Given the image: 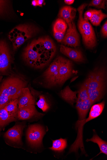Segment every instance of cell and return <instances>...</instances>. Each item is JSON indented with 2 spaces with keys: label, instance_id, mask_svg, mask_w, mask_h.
<instances>
[{
  "label": "cell",
  "instance_id": "1",
  "mask_svg": "<svg viewBox=\"0 0 107 160\" xmlns=\"http://www.w3.org/2000/svg\"><path fill=\"white\" fill-rule=\"evenodd\" d=\"M56 51L53 41L48 37H43L33 40L27 46L24 51L23 57L30 66L40 68L49 62Z\"/></svg>",
  "mask_w": 107,
  "mask_h": 160
},
{
  "label": "cell",
  "instance_id": "2",
  "mask_svg": "<svg viewBox=\"0 0 107 160\" xmlns=\"http://www.w3.org/2000/svg\"><path fill=\"white\" fill-rule=\"evenodd\" d=\"M105 83L106 72L103 68H96L91 72L83 83L92 105L103 97Z\"/></svg>",
  "mask_w": 107,
  "mask_h": 160
},
{
  "label": "cell",
  "instance_id": "3",
  "mask_svg": "<svg viewBox=\"0 0 107 160\" xmlns=\"http://www.w3.org/2000/svg\"><path fill=\"white\" fill-rule=\"evenodd\" d=\"M105 105L104 101L94 105L92 107L88 118L83 121H78L76 123V127L78 131V136L75 141L71 145L69 153L78 152L79 148L83 153L85 151L83 142V128L85 124L89 121L97 118L102 113Z\"/></svg>",
  "mask_w": 107,
  "mask_h": 160
},
{
  "label": "cell",
  "instance_id": "4",
  "mask_svg": "<svg viewBox=\"0 0 107 160\" xmlns=\"http://www.w3.org/2000/svg\"><path fill=\"white\" fill-rule=\"evenodd\" d=\"M38 31L36 27L29 24L20 25L13 28L9 33L8 37L12 43L13 50H16Z\"/></svg>",
  "mask_w": 107,
  "mask_h": 160
},
{
  "label": "cell",
  "instance_id": "5",
  "mask_svg": "<svg viewBox=\"0 0 107 160\" xmlns=\"http://www.w3.org/2000/svg\"><path fill=\"white\" fill-rule=\"evenodd\" d=\"M87 5L83 4L78 9L79 13L78 25L85 46L88 48L93 49L96 45L95 33L90 23L83 16V11Z\"/></svg>",
  "mask_w": 107,
  "mask_h": 160
},
{
  "label": "cell",
  "instance_id": "6",
  "mask_svg": "<svg viewBox=\"0 0 107 160\" xmlns=\"http://www.w3.org/2000/svg\"><path fill=\"white\" fill-rule=\"evenodd\" d=\"M45 134L44 129L41 125H30L27 131V139L30 146L33 148H39L41 146L42 139Z\"/></svg>",
  "mask_w": 107,
  "mask_h": 160
},
{
  "label": "cell",
  "instance_id": "7",
  "mask_svg": "<svg viewBox=\"0 0 107 160\" xmlns=\"http://www.w3.org/2000/svg\"><path fill=\"white\" fill-rule=\"evenodd\" d=\"M76 101V107L79 116V121L86 119L87 114L91 107L92 106L89 99L87 90L84 88L79 89Z\"/></svg>",
  "mask_w": 107,
  "mask_h": 160
},
{
  "label": "cell",
  "instance_id": "8",
  "mask_svg": "<svg viewBox=\"0 0 107 160\" xmlns=\"http://www.w3.org/2000/svg\"><path fill=\"white\" fill-rule=\"evenodd\" d=\"M11 56L6 42L0 40V75H5L10 69Z\"/></svg>",
  "mask_w": 107,
  "mask_h": 160
},
{
  "label": "cell",
  "instance_id": "9",
  "mask_svg": "<svg viewBox=\"0 0 107 160\" xmlns=\"http://www.w3.org/2000/svg\"><path fill=\"white\" fill-rule=\"evenodd\" d=\"M73 65L71 61L62 57L58 70L57 84L64 83L73 73Z\"/></svg>",
  "mask_w": 107,
  "mask_h": 160
},
{
  "label": "cell",
  "instance_id": "10",
  "mask_svg": "<svg viewBox=\"0 0 107 160\" xmlns=\"http://www.w3.org/2000/svg\"><path fill=\"white\" fill-rule=\"evenodd\" d=\"M61 59V57L56 58L44 73L43 76L49 85L52 86L57 84L58 70Z\"/></svg>",
  "mask_w": 107,
  "mask_h": 160
},
{
  "label": "cell",
  "instance_id": "11",
  "mask_svg": "<svg viewBox=\"0 0 107 160\" xmlns=\"http://www.w3.org/2000/svg\"><path fill=\"white\" fill-rule=\"evenodd\" d=\"M44 115L38 111L35 105H29L19 108L17 118L19 120H25L41 118Z\"/></svg>",
  "mask_w": 107,
  "mask_h": 160
},
{
  "label": "cell",
  "instance_id": "12",
  "mask_svg": "<svg viewBox=\"0 0 107 160\" xmlns=\"http://www.w3.org/2000/svg\"><path fill=\"white\" fill-rule=\"evenodd\" d=\"M25 125L18 124L8 129L5 134V137L10 141L22 145V137Z\"/></svg>",
  "mask_w": 107,
  "mask_h": 160
},
{
  "label": "cell",
  "instance_id": "13",
  "mask_svg": "<svg viewBox=\"0 0 107 160\" xmlns=\"http://www.w3.org/2000/svg\"><path fill=\"white\" fill-rule=\"evenodd\" d=\"M63 44L76 48L80 45L79 35L76 30L75 23L72 22L71 27L69 28L62 41Z\"/></svg>",
  "mask_w": 107,
  "mask_h": 160
},
{
  "label": "cell",
  "instance_id": "14",
  "mask_svg": "<svg viewBox=\"0 0 107 160\" xmlns=\"http://www.w3.org/2000/svg\"><path fill=\"white\" fill-rule=\"evenodd\" d=\"M19 108L29 105H35V99L28 88H23L18 98Z\"/></svg>",
  "mask_w": 107,
  "mask_h": 160
},
{
  "label": "cell",
  "instance_id": "15",
  "mask_svg": "<svg viewBox=\"0 0 107 160\" xmlns=\"http://www.w3.org/2000/svg\"><path fill=\"white\" fill-rule=\"evenodd\" d=\"M60 51L61 52L74 61L78 62H83L85 61L82 52L79 50L71 48L63 45H61Z\"/></svg>",
  "mask_w": 107,
  "mask_h": 160
},
{
  "label": "cell",
  "instance_id": "16",
  "mask_svg": "<svg viewBox=\"0 0 107 160\" xmlns=\"http://www.w3.org/2000/svg\"><path fill=\"white\" fill-rule=\"evenodd\" d=\"M76 10L70 6H65L60 10L59 15L67 22L69 28L71 27L75 18Z\"/></svg>",
  "mask_w": 107,
  "mask_h": 160
},
{
  "label": "cell",
  "instance_id": "17",
  "mask_svg": "<svg viewBox=\"0 0 107 160\" xmlns=\"http://www.w3.org/2000/svg\"><path fill=\"white\" fill-rule=\"evenodd\" d=\"M17 120L7 111L4 106L0 109V126L2 128Z\"/></svg>",
  "mask_w": 107,
  "mask_h": 160
},
{
  "label": "cell",
  "instance_id": "18",
  "mask_svg": "<svg viewBox=\"0 0 107 160\" xmlns=\"http://www.w3.org/2000/svg\"><path fill=\"white\" fill-rule=\"evenodd\" d=\"M76 94H77V92L72 91L68 86L64 90L61 91L60 93L61 96L71 105H73L77 101Z\"/></svg>",
  "mask_w": 107,
  "mask_h": 160
},
{
  "label": "cell",
  "instance_id": "19",
  "mask_svg": "<svg viewBox=\"0 0 107 160\" xmlns=\"http://www.w3.org/2000/svg\"><path fill=\"white\" fill-rule=\"evenodd\" d=\"M4 107L11 115L18 119L19 109L18 99L10 100Z\"/></svg>",
  "mask_w": 107,
  "mask_h": 160
},
{
  "label": "cell",
  "instance_id": "20",
  "mask_svg": "<svg viewBox=\"0 0 107 160\" xmlns=\"http://www.w3.org/2000/svg\"><path fill=\"white\" fill-rule=\"evenodd\" d=\"M87 142L91 141L98 144L100 152L98 155L100 153H104L107 155V143L103 140L96 134L95 133L92 138L90 139H87Z\"/></svg>",
  "mask_w": 107,
  "mask_h": 160
},
{
  "label": "cell",
  "instance_id": "21",
  "mask_svg": "<svg viewBox=\"0 0 107 160\" xmlns=\"http://www.w3.org/2000/svg\"><path fill=\"white\" fill-rule=\"evenodd\" d=\"M67 147V141L66 139L61 138L53 140L52 146L49 149L53 151L57 152L63 151Z\"/></svg>",
  "mask_w": 107,
  "mask_h": 160
},
{
  "label": "cell",
  "instance_id": "22",
  "mask_svg": "<svg viewBox=\"0 0 107 160\" xmlns=\"http://www.w3.org/2000/svg\"><path fill=\"white\" fill-rule=\"evenodd\" d=\"M106 18V14L103 13L101 10H94L92 17L90 21L94 25L98 26L99 25L101 22Z\"/></svg>",
  "mask_w": 107,
  "mask_h": 160
},
{
  "label": "cell",
  "instance_id": "23",
  "mask_svg": "<svg viewBox=\"0 0 107 160\" xmlns=\"http://www.w3.org/2000/svg\"><path fill=\"white\" fill-rule=\"evenodd\" d=\"M67 28V24L62 19L59 18L56 21L53 26V32L65 33Z\"/></svg>",
  "mask_w": 107,
  "mask_h": 160
},
{
  "label": "cell",
  "instance_id": "24",
  "mask_svg": "<svg viewBox=\"0 0 107 160\" xmlns=\"http://www.w3.org/2000/svg\"><path fill=\"white\" fill-rule=\"evenodd\" d=\"M36 105L44 112L47 111L50 109V106L46 100L43 95H40Z\"/></svg>",
  "mask_w": 107,
  "mask_h": 160
},
{
  "label": "cell",
  "instance_id": "25",
  "mask_svg": "<svg viewBox=\"0 0 107 160\" xmlns=\"http://www.w3.org/2000/svg\"><path fill=\"white\" fill-rule=\"evenodd\" d=\"M106 1L104 0H93L88 5V6H94L99 8L105 9Z\"/></svg>",
  "mask_w": 107,
  "mask_h": 160
},
{
  "label": "cell",
  "instance_id": "26",
  "mask_svg": "<svg viewBox=\"0 0 107 160\" xmlns=\"http://www.w3.org/2000/svg\"><path fill=\"white\" fill-rule=\"evenodd\" d=\"M65 33L54 32L55 38L58 42H62L65 37Z\"/></svg>",
  "mask_w": 107,
  "mask_h": 160
},
{
  "label": "cell",
  "instance_id": "27",
  "mask_svg": "<svg viewBox=\"0 0 107 160\" xmlns=\"http://www.w3.org/2000/svg\"><path fill=\"white\" fill-rule=\"evenodd\" d=\"M94 10L90 9L86 11L84 14V19L87 21L90 20L93 16Z\"/></svg>",
  "mask_w": 107,
  "mask_h": 160
},
{
  "label": "cell",
  "instance_id": "28",
  "mask_svg": "<svg viewBox=\"0 0 107 160\" xmlns=\"http://www.w3.org/2000/svg\"><path fill=\"white\" fill-rule=\"evenodd\" d=\"M7 1H0V13H3L5 10L7 6Z\"/></svg>",
  "mask_w": 107,
  "mask_h": 160
},
{
  "label": "cell",
  "instance_id": "29",
  "mask_svg": "<svg viewBox=\"0 0 107 160\" xmlns=\"http://www.w3.org/2000/svg\"><path fill=\"white\" fill-rule=\"evenodd\" d=\"M101 33L103 37L106 38L107 37V22H105L101 29Z\"/></svg>",
  "mask_w": 107,
  "mask_h": 160
},
{
  "label": "cell",
  "instance_id": "30",
  "mask_svg": "<svg viewBox=\"0 0 107 160\" xmlns=\"http://www.w3.org/2000/svg\"><path fill=\"white\" fill-rule=\"evenodd\" d=\"M74 0H65V3L68 5H70L72 4L74 2Z\"/></svg>",
  "mask_w": 107,
  "mask_h": 160
},
{
  "label": "cell",
  "instance_id": "31",
  "mask_svg": "<svg viewBox=\"0 0 107 160\" xmlns=\"http://www.w3.org/2000/svg\"><path fill=\"white\" fill-rule=\"evenodd\" d=\"M44 2V1H43V0H38L37 1L38 6L42 7Z\"/></svg>",
  "mask_w": 107,
  "mask_h": 160
},
{
  "label": "cell",
  "instance_id": "32",
  "mask_svg": "<svg viewBox=\"0 0 107 160\" xmlns=\"http://www.w3.org/2000/svg\"><path fill=\"white\" fill-rule=\"evenodd\" d=\"M32 5L34 6V7H36L38 6V4H37V1L36 0H34V1H33L32 2Z\"/></svg>",
  "mask_w": 107,
  "mask_h": 160
},
{
  "label": "cell",
  "instance_id": "33",
  "mask_svg": "<svg viewBox=\"0 0 107 160\" xmlns=\"http://www.w3.org/2000/svg\"><path fill=\"white\" fill-rule=\"evenodd\" d=\"M3 78V77L2 76H0V83H1V82H2Z\"/></svg>",
  "mask_w": 107,
  "mask_h": 160
},
{
  "label": "cell",
  "instance_id": "34",
  "mask_svg": "<svg viewBox=\"0 0 107 160\" xmlns=\"http://www.w3.org/2000/svg\"><path fill=\"white\" fill-rule=\"evenodd\" d=\"M1 129H2V128H1V126H0V132H1Z\"/></svg>",
  "mask_w": 107,
  "mask_h": 160
}]
</instances>
